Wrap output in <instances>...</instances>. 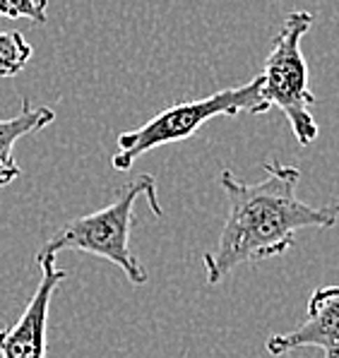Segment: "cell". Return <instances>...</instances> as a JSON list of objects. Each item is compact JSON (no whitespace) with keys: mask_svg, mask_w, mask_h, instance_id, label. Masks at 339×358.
<instances>
[{"mask_svg":"<svg viewBox=\"0 0 339 358\" xmlns=\"http://www.w3.org/2000/svg\"><path fill=\"white\" fill-rule=\"evenodd\" d=\"M265 178L243 183L231 169L219 173L229 212L212 250L202 255L207 286H217L240 264L270 260L296 243L303 229H332L339 222V202L308 205L298 197L301 169L267 159Z\"/></svg>","mask_w":339,"mask_h":358,"instance_id":"1","label":"cell"},{"mask_svg":"<svg viewBox=\"0 0 339 358\" xmlns=\"http://www.w3.org/2000/svg\"><path fill=\"white\" fill-rule=\"evenodd\" d=\"M145 197L150 202V209L161 217V202L157 192V178L150 173H142L133 178L128 185L118 190L116 200L111 205L89 212L85 217H78L60 227L41 250L36 252V262L56 260L60 250H80L87 255H96L113 262L120 272L128 277L133 286H145L150 274L135 252L130 250V231H133L135 202Z\"/></svg>","mask_w":339,"mask_h":358,"instance_id":"2","label":"cell"},{"mask_svg":"<svg viewBox=\"0 0 339 358\" xmlns=\"http://www.w3.org/2000/svg\"><path fill=\"white\" fill-rule=\"evenodd\" d=\"M270 108L272 106L267 103V99L262 96V75H255L245 85L212 92V94L190 99V101H178L152 115L140 128L120 132L111 166L116 171H130L133 164L147 152L190 140L202 125L217 115H262Z\"/></svg>","mask_w":339,"mask_h":358,"instance_id":"3","label":"cell"},{"mask_svg":"<svg viewBox=\"0 0 339 358\" xmlns=\"http://www.w3.org/2000/svg\"><path fill=\"white\" fill-rule=\"evenodd\" d=\"M315 15L308 10H291L284 17L272 48L262 68V96L270 106H277L287 115L294 137L301 147H308L318 137V120L313 115L315 94L308 85V63H305L301 41L310 31Z\"/></svg>","mask_w":339,"mask_h":358,"instance_id":"4","label":"cell"},{"mask_svg":"<svg viewBox=\"0 0 339 358\" xmlns=\"http://www.w3.org/2000/svg\"><path fill=\"white\" fill-rule=\"evenodd\" d=\"M41 269V282L31 301L22 310L20 320L10 327H0V358H46L48 313L56 289L68 279L56 260L36 262Z\"/></svg>","mask_w":339,"mask_h":358,"instance_id":"5","label":"cell"},{"mask_svg":"<svg viewBox=\"0 0 339 358\" xmlns=\"http://www.w3.org/2000/svg\"><path fill=\"white\" fill-rule=\"evenodd\" d=\"M270 356H287L298 349H320L322 358H339V286H320L308 299V315L294 329L272 334L265 341Z\"/></svg>","mask_w":339,"mask_h":358,"instance_id":"6","label":"cell"},{"mask_svg":"<svg viewBox=\"0 0 339 358\" xmlns=\"http://www.w3.org/2000/svg\"><path fill=\"white\" fill-rule=\"evenodd\" d=\"M56 120V111L48 106H34L27 96L20 101V113L0 118V188L10 185L22 173L15 162V145L27 135H34Z\"/></svg>","mask_w":339,"mask_h":358,"instance_id":"7","label":"cell"},{"mask_svg":"<svg viewBox=\"0 0 339 358\" xmlns=\"http://www.w3.org/2000/svg\"><path fill=\"white\" fill-rule=\"evenodd\" d=\"M34 48L20 31H0V77H15L31 60Z\"/></svg>","mask_w":339,"mask_h":358,"instance_id":"8","label":"cell"},{"mask_svg":"<svg viewBox=\"0 0 339 358\" xmlns=\"http://www.w3.org/2000/svg\"><path fill=\"white\" fill-rule=\"evenodd\" d=\"M48 3L46 0H0V17L5 20H31L36 24H46Z\"/></svg>","mask_w":339,"mask_h":358,"instance_id":"9","label":"cell"}]
</instances>
